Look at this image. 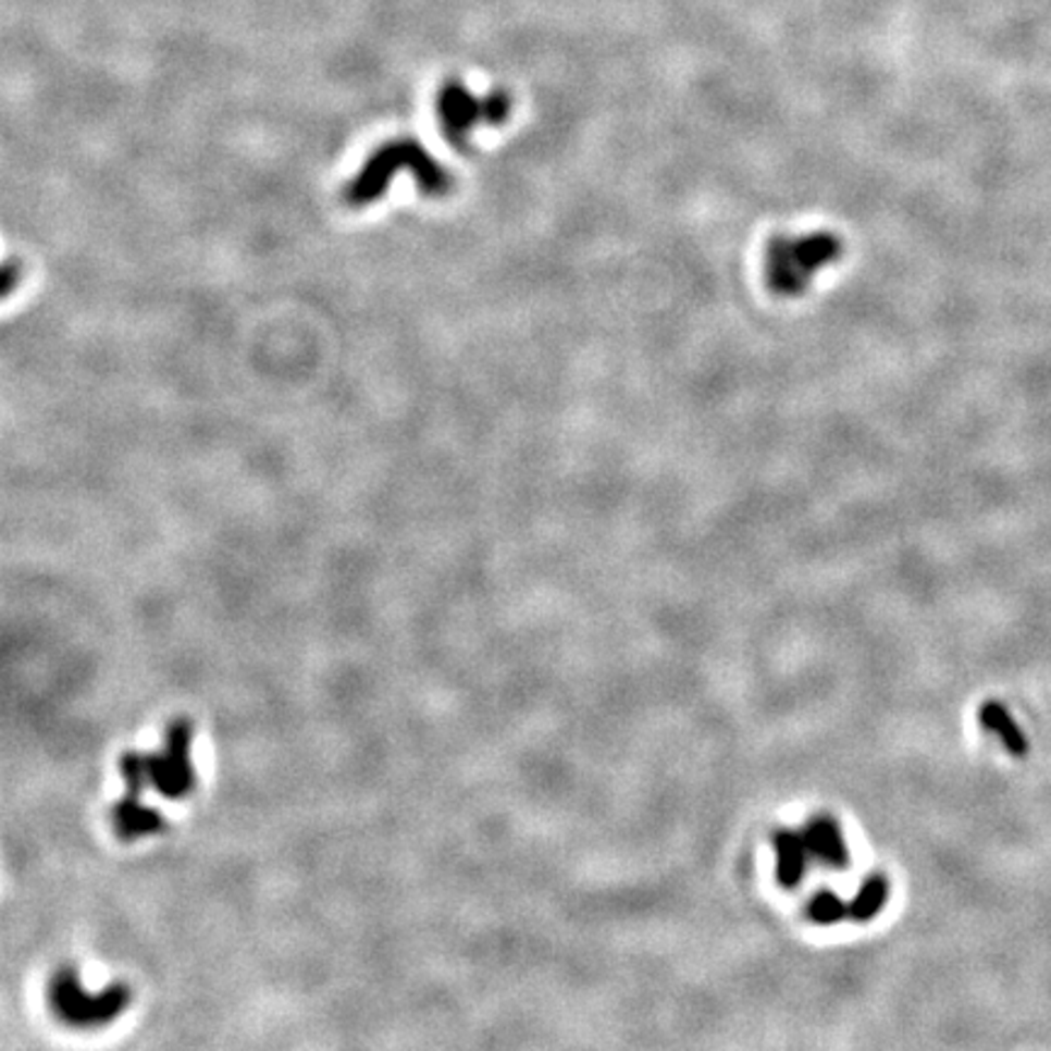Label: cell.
Wrapping results in <instances>:
<instances>
[{
    "mask_svg": "<svg viewBox=\"0 0 1051 1051\" xmlns=\"http://www.w3.org/2000/svg\"><path fill=\"white\" fill-rule=\"evenodd\" d=\"M842 239L832 232L781 234L771 239L765 256V281L781 297H799L813 281L842 259Z\"/></svg>",
    "mask_w": 1051,
    "mask_h": 1051,
    "instance_id": "obj_1",
    "label": "cell"
},
{
    "mask_svg": "<svg viewBox=\"0 0 1051 1051\" xmlns=\"http://www.w3.org/2000/svg\"><path fill=\"white\" fill-rule=\"evenodd\" d=\"M978 720H981L984 730H988V733H993L998 740H1001L1013 757H1025L1029 752V743L1023 733V728L1015 724V718L1010 716V710L1003 704H998V701H986L981 710H978Z\"/></svg>",
    "mask_w": 1051,
    "mask_h": 1051,
    "instance_id": "obj_8",
    "label": "cell"
},
{
    "mask_svg": "<svg viewBox=\"0 0 1051 1051\" xmlns=\"http://www.w3.org/2000/svg\"><path fill=\"white\" fill-rule=\"evenodd\" d=\"M399 169H409L415 173L419 190L434 195V198L446 195L453 185L450 173L443 171L417 141L395 139L385 144V147H380L368 159L366 166L360 169L356 181L344 193L346 202L354 205V208H363V205L375 202L385 193L387 185L393 183Z\"/></svg>",
    "mask_w": 1051,
    "mask_h": 1051,
    "instance_id": "obj_2",
    "label": "cell"
},
{
    "mask_svg": "<svg viewBox=\"0 0 1051 1051\" xmlns=\"http://www.w3.org/2000/svg\"><path fill=\"white\" fill-rule=\"evenodd\" d=\"M808 918L818 925H834L850 918V903L840 901L832 891H818L808 903Z\"/></svg>",
    "mask_w": 1051,
    "mask_h": 1051,
    "instance_id": "obj_10",
    "label": "cell"
},
{
    "mask_svg": "<svg viewBox=\"0 0 1051 1051\" xmlns=\"http://www.w3.org/2000/svg\"><path fill=\"white\" fill-rule=\"evenodd\" d=\"M511 100L504 92H492L487 98H475L458 84L443 88L438 98V118L446 139L453 147H466L468 134L478 125H502L509 120Z\"/></svg>",
    "mask_w": 1051,
    "mask_h": 1051,
    "instance_id": "obj_4",
    "label": "cell"
},
{
    "mask_svg": "<svg viewBox=\"0 0 1051 1051\" xmlns=\"http://www.w3.org/2000/svg\"><path fill=\"white\" fill-rule=\"evenodd\" d=\"M886 901H889V881L883 879V874H871L850 903V918L869 923L883 911Z\"/></svg>",
    "mask_w": 1051,
    "mask_h": 1051,
    "instance_id": "obj_9",
    "label": "cell"
},
{
    "mask_svg": "<svg viewBox=\"0 0 1051 1051\" xmlns=\"http://www.w3.org/2000/svg\"><path fill=\"white\" fill-rule=\"evenodd\" d=\"M49 1001L54 1013L64 1019L69 1025L76 1027H92V1025H106L108 1019L118 1017L125 1005L129 1003V991L127 986L115 984L100 991L98 996H92L86 991L76 972L71 968H61L54 976L49 988Z\"/></svg>",
    "mask_w": 1051,
    "mask_h": 1051,
    "instance_id": "obj_3",
    "label": "cell"
},
{
    "mask_svg": "<svg viewBox=\"0 0 1051 1051\" xmlns=\"http://www.w3.org/2000/svg\"><path fill=\"white\" fill-rule=\"evenodd\" d=\"M149 784L166 799H183L195 787L190 765V724L185 718L173 720L161 752L144 755Z\"/></svg>",
    "mask_w": 1051,
    "mask_h": 1051,
    "instance_id": "obj_5",
    "label": "cell"
},
{
    "mask_svg": "<svg viewBox=\"0 0 1051 1051\" xmlns=\"http://www.w3.org/2000/svg\"><path fill=\"white\" fill-rule=\"evenodd\" d=\"M771 842H775L777 854V881L784 889H796L803 879V871H806V862L811 854L806 840H803V832L777 830L771 834Z\"/></svg>",
    "mask_w": 1051,
    "mask_h": 1051,
    "instance_id": "obj_7",
    "label": "cell"
},
{
    "mask_svg": "<svg viewBox=\"0 0 1051 1051\" xmlns=\"http://www.w3.org/2000/svg\"><path fill=\"white\" fill-rule=\"evenodd\" d=\"M803 840L808 844L811 857L820 860L826 867L844 869L850 864L848 842H844L840 826L830 816H816L808 820V826L803 828Z\"/></svg>",
    "mask_w": 1051,
    "mask_h": 1051,
    "instance_id": "obj_6",
    "label": "cell"
}]
</instances>
